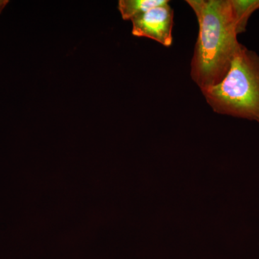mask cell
Wrapping results in <instances>:
<instances>
[{
    "mask_svg": "<svg viewBox=\"0 0 259 259\" xmlns=\"http://www.w3.org/2000/svg\"><path fill=\"white\" fill-rule=\"evenodd\" d=\"M168 2V0H120L118 10L123 20H131L137 15Z\"/></svg>",
    "mask_w": 259,
    "mask_h": 259,
    "instance_id": "cell-5",
    "label": "cell"
},
{
    "mask_svg": "<svg viewBox=\"0 0 259 259\" xmlns=\"http://www.w3.org/2000/svg\"><path fill=\"white\" fill-rule=\"evenodd\" d=\"M174 16L169 2L153 8L131 19L132 34L134 36L152 39L165 47H171Z\"/></svg>",
    "mask_w": 259,
    "mask_h": 259,
    "instance_id": "cell-3",
    "label": "cell"
},
{
    "mask_svg": "<svg viewBox=\"0 0 259 259\" xmlns=\"http://www.w3.org/2000/svg\"><path fill=\"white\" fill-rule=\"evenodd\" d=\"M8 1H0V12L5 8V5L8 4Z\"/></svg>",
    "mask_w": 259,
    "mask_h": 259,
    "instance_id": "cell-6",
    "label": "cell"
},
{
    "mask_svg": "<svg viewBox=\"0 0 259 259\" xmlns=\"http://www.w3.org/2000/svg\"><path fill=\"white\" fill-rule=\"evenodd\" d=\"M199 33L190 74L201 92L218 84L231 67L240 44L230 0H187Z\"/></svg>",
    "mask_w": 259,
    "mask_h": 259,
    "instance_id": "cell-1",
    "label": "cell"
},
{
    "mask_svg": "<svg viewBox=\"0 0 259 259\" xmlns=\"http://www.w3.org/2000/svg\"><path fill=\"white\" fill-rule=\"evenodd\" d=\"M202 93L216 113L259 122L258 54L241 44L225 77Z\"/></svg>",
    "mask_w": 259,
    "mask_h": 259,
    "instance_id": "cell-2",
    "label": "cell"
},
{
    "mask_svg": "<svg viewBox=\"0 0 259 259\" xmlns=\"http://www.w3.org/2000/svg\"><path fill=\"white\" fill-rule=\"evenodd\" d=\"M238 35L246 30L248 20L259 9V0H230Z\"/></svg>",
    "mask_w": 259,
    "mask_h": 259,
    "instance_id": "cell-4",
    "label": "cell"
}]
</instances>
